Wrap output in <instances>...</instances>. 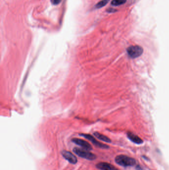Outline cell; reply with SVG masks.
I'll use <instances>...</instances> for the list:
<instances>
[{
    "mask_svg": "<svg viewBox=\"0 0 169 170\" xmlns=\"http://www.w3.org/2000/svg\"><path fill=\"white\" fill-rule=\"evenodd\" d=\"M115 162L117 164L123 167H131L137 164V161L133 158L124 155H120L115 158Z\"/></svg>",
    "mask_w": 169,
    "mask_h": 170,
    "instance_id": "1",
    "label": "cell"
},
{
    "mask_svg": "<svg viewBox=\"0 0 169 170\" xmlns=\"http://www.w3.org/2000/svg\"><path fill=\"white\" fill-rule=\"evenodd\" d=\"M73 152L80 157L84 158L88 160H94L97 158L96 155L94 154L93 153L85 149H80L76 147L74 148L73 149Z\"/></svg>",
    "mask_w": 169,
    "mask_h": 170,
    "instance_id": "2",
    "label": "cell"
},
{
    "mask_svg": "<svg viewBox=\"0 0 169 170\" xmlns=\"http://www.w3.org/2000/svg\"><path fill=\"white\" fill-rule=\"evenodd\" d=\"M127 53L131 58H137L141 56L143 52V47L139 46H132L127 49Z\"/></svg>",
    "mask_w": 169,
    "mask_h": 170,
    "instance_id": "3",
    "label": "cell"
},
{
    "mask_svg": "<svg viewBox=\"0 0 169 170\" xmlns=\"http://www.w3.org/2000/svg\"><path fill=\"white\" fill-rule=\"evenodd\" d=\"M80 135L82 136V137H84L86 139H88V140L91 142L92 144L95 146H96L97 147L101 148V149H108L109 148V146H108L107 145L104 144H103V143L99 142L91 135L82 133V134H80Z\"/></svg>",
    "mask_w": 169,
    "mask_h": 170,
    "instance_id": "4",
    "label": "cell"
},
{
    "mask_svg": "<svg viewBox=\"0 0 169 170\" xmlns=\"http://www.w3.org/2000/svg\"><path fill=\"white\" fill-rule=\"evenodd\" d=\"M72 141L73 143L76 144L78 146H81L83 149L86 150L90 151L92 150V147L88 142L84 140L83 139H79V138H73L72 139Z\"/></svg>",
    "mask_w": 169,
    "mask_h": 170,
    "instance_id": "5",
    "label": "cell"
},
{
    "mask_svg": "<svg viewBox=\"0 0 169 170\" xmlns=\"http://www.w3.org/2000/svg\"><path fill=\"white\" fill-rule=\"evenodd\" d=\"M62 154L66 160L72 164H75L78 162V159L71 152L63 150L62 152Z\"/></svg>",
    "mask_w": 169,
    "mask_h": 170,
    "instance_id": "6",
    "label": "cell"
},
{
    "mask_svg": "<svg viewBox=\"0 0 169 170\" xmlns=\"http://www.w3.org/2000/svg\"><path fill=\"white\" fill-rule=\"evenodd\" d=\"M96 167L101 170H119L113 165L106 162H100L96 165Z\"/></svg>",
    "mask_w": 169,
    "mask_h": 170,
    "instance_id": "7",
    "label": "cell"
},
{
    "mask_svg": "<svg viewBox=\"0 0 169 170\" xmlns=\"http://www.w3.org/2000/svg\"><path fill=\"white\" fill-rule=\"evenodd\" d=\"M127 136L130 140L137 144H141L143 142V140L140 138L138 136H137V135L134 134L132 132H128Z\"/></svg>",
    "mask_w": 169,
    "mask_h": 170,
    "instance_id": "8",
    "label": "cell"
},
{
    "mask_svg": "<svg viewBox=\"0 0 169 170\" xmlns=\"http://www.w3.org/2000/svg\"><path fill=\"white\" fill-rule=\"evenodd\" d=\"M94 135L100 140L103 141L107 143H110L111 142V139L109 138L107 136H105L104 135L102 134L101 133L95 132L94 133Z\"/></svg>",
    "mask_w": 169,
    "mask_h": 170,
    "instance_id": "9",
    "label": "cell"
},
{
    "mask_svg": "<svg viewBox=\"0 0 169 170\" xmlns=\"http://www.w3.org/2000/svg\"><path fill=\"white\" fill-rule=\"evenodd\" d=\"M110 0H101L95 6V9H101L103 7L106 6V5L109 2Z\"/></svg>",
    "mask_w": 169,
    "mask_h": 170,
    "instance_id": "10",
    "label": "cell"
},
{
    "mask_svg": "<svg viewBox=\"0 0 169 170\" xmlns=\"http://www.w3.org/2000/svg\"><path fill=\"white\" fill-rule=\"evenodd\" d=\"M127 0H113L111 5L113 6H118L124 4L126 3Z\"/></svg>",
    "mask_w": 169,
    "mask_h": 170,
    "instance_id": "11",
    "label": "cell"
},
{
    "mask_svg": "<svg viewBox=\"0 0 169 170\" xmlns=\"http://www.w3.org/2000/svg\"><path fill=\"white\" fill-rule=\"evenodd\" d=\"M50 1L54 5H57L61 3L62 0H50Z\"/></svg>",
    "mask_w": 169,
    "mask_h": 170,
    "instance_id": "12",
    "label": "cell"
},
{
    "mask_svg": "<svg viewBox=\"0 0 169 170\" xmlns=\"http://www.w3.org/2000/svg\"><path fill=\"white\" fill-rule=\"evenodd\" d=\"M115 11H116V10L113 9H109L108 10H107V11L109 13H113L115 12Z\"/></svg>",
    "mask_w": 169,
    "mask_h": 170,
    "instance_id": "13",
    "label": "cell"
}]
</instances>
